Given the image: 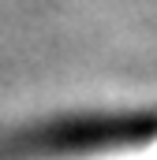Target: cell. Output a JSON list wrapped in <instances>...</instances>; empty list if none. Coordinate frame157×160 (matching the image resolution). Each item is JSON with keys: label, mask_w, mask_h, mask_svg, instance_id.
Masks as SVG:
<instances>
[{"label": "cell", "mask_w": 157, "mask_h": 160, "mask_svg": "<svg viewBox=\"0 0 157 160\" xmlns=\"http://www.w3.org/2000/svg\"><path fill=\"white\" fill-rule=\"evenodd\" d=\"M71 160H157V130H135V138H123V142L120 138L94 142Z\"/></svg>", "instance_id": "obj_1"}]
</instances>
